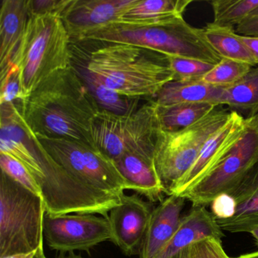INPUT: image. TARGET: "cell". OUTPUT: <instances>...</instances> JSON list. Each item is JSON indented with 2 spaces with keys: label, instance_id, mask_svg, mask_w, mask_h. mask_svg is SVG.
<instances>
[{
  "label": "cell",
  "instance_id": "cell-1",
  "mask_svg": "<svg viewBox=\"0 0 258 258\" xmlns=\"http://www.w3.org/2000/svg\"><path fill=\"white\" fill-rule=\"evenodd\" d=\"M21 102L24 120L34 135L97 148L92 132L101 108L73 66L49 77Z\"/></svg>",
  "mask_w": 258,
  "mask_h": 258
},
{
  "label": "cell",
  "instance_id": "cell-2",
  "mask_svg": "<svg viewBox=\"0 0 258 258\" xmlns=\"http://www.w3.org/2000/svg\"><path fill=\"white\" fill-rule=\"evenodd\" d=\"M93 42L92 49L72 55L108 88L134 99H154L173 81L168 57L140 46Z\"/></svg>",
  "mask_w": 258,
  "mask_h": 258
},
{
  "label": "cell",
  "instance_id": "cell-3",
  "mask_svg": "<svg viewBox=\"0 0 258 258\" xmlns=\"http://www.w3.org/2000/svg\"><path fill=\"white\" fill-rule=\"evenodd\" d=\"M84 41L123 43L152 49L167 56L196 58L217 64L222 58L196 28L183 18L157 24L118 22L87 36Z\"/></svg>",
  "mask_w": 258,
  "mask_h": 258
},
{
  "label": "cell",
  "instance_id": "cell-4",
  "mask_svg": "<svg viewBox=\"0 0 258 258\" xmlns=\"http://www.w3.org/2000/svg\"><path fill=\"white\" fill-rule=\"evenodd\" d=\"M72 43L61 18L31 15L13 63L20 71L25 99L49 77L72 66Z\"/></svg>",
  "mask_w": 258,
  "mask_h": 258
},
{
  "label": "cell",
  "instance_id": "cell-5",
  "mask_svg": "<svg viewBox=\"0 0 258 258\" xmlns=\"http://www.w3.org/2000/svg\"><path fill=\"white\" fill-rule=\"evenodd\" d=\"M43 198L1 171L0 258L36 251L43 245Z\"/></svg>",
  "mask_w": 258,
  "mask_h": 258
},
{
  "label": "cell",
  "instance_id": "cell-6",
  "mask_svg": "<svg viewBox=\"0 0 258 258\" xmlns=\"http://www.w3.org/2000/svg\"><path fill=\"white\" fill-rule=\"evenodd\" d=\"M160 131L158 107L151 99L123 115L101 109L92 134L96 147L112 161L130 154L154 160Z\"/></svg>",
  "mask_w": 258,
  "mask_h": 258
},
{
  "label": "cell",
  "instance_id": "cell-7",
  "mask_svg": "<svg viewBox=\"0 0 258 258\" xmlns=\"http://www.w3.org/2000/svg\"><path fill=\"white\" fill-rule=\"evenodd\" d=\"M217 106L194 124L176 132L160 131L154 161L158 176L168 191L191 168L207 142L232 115Z\"/></svg>",
  "mask_w": 258,
  "mask_h": 258
},
{
  "label": "cell",
  "instance_id": "cell-8",
  "mask_svg": "<svg viewBox=\"0 0 258 258\" xmlns=\"http://www.w3.org/2000/svg\"><path fill=\"white\" fill-rule=\"evenodd\" d=\"M31 134L34 141L74 177L92 189L121 199L126 182L114 161L99 149L69 139Z\"/></svg>",
  "mask_w": 258,
  "mask_h": 258
},
{
  "label": "cell",
  "instance_id": "cell-9",
  "mask_svg": "<svg viewBox=\"0 0 258 258\" xmlns=\"http://www.w3.org/2000/svg\"><path fill=\"white\" fill-rule=\"evenodd\" d=\"M249 123V122H248ZM258 162V134L250 124L241 141L209 173L180 196L193 206H208L228 192Z\"/></svg>",
  "mask_w": 258,
  "mask_h": 258
},
{
  "label": "cell",
  "instance_id": "cell-10",
  "mask_svg": "<svg viewBox=\"0 0 258 258\" xmlns=\"http://www.w3.org/2000/svg\"><path fill=\"white\" fill-rule=\"evenodd\" d=\"M43 234L51 248L63 252L89 250L99 243L112 240L108 217L93 214L46 213Z\"/></svg>",
  "mask_w": 258,
  "mask_h": 258
},
{
  "label": "cell",
  "instance_id": "cell-11",
  "mask_svg": "<svg viewBox=\"0 0 258 258\" xmlns=\"http://www.w3.org/2000/svg\"><path fill=\"white\" fill-rule=\"evenodd\" d=\"M138 0H71L61 20L72 43L121 20Z\"/></svg>",
  "mask_w": 258,
  "mask_h": 258
},
{
  "label": "cell",
  "instance_id": "cell-12",
  "mask_svg": "<svg viewBox=\"0 0 258 258\" xmlns=\"http://www.w3.org/2000/svg\"><path fill=\"white\" fill-rule=\"evenodd\" d=\"M248 120L232 111L228 121L207 142L187 173L169 190L168 196H181L216 167L245 135Z\"/></svg>",
  "mask_w": 258,
  "mask_h": 258
},
{
  "label": "cell",
  "instance_id": "cell-13",
  "mask_svg": "<svg viewBox=\"0 0 258 258\" xmlns=\"http://www.w3.org/2000/svg\"><path fill=\"white\" fill-rule=\"evenodd\" d=\"M0 105V153L10 155L22 163L40 188L44 176L32 134L22 111L14 102Z\"/></svg>",
  "mask_w": 258,
  "mask_h": 258
},
{
  "label": "cell",
  "instance_id": "cell-14",
  "mask_svg": "<svg viewBox=\"0 0 258 258\" xmlns=\"http://www.w3.org/2000/svg\"><path fill=\"white\" fill-rule=\"evenodd\" d=\"M152 210L137 196L123 195L108 216L111 241L126 255L140 254Z\"/></svg>",
  "mask_w": 258,
  "mask_h": 258
},
{
  "label": "cell",
  "instance_id": "cell-15",
  "mask_svg": "<svg viewBox=\"0 0 258 258\" xmlns=\"http://www.w3.org/2000/svg\"><path fill=\"white\" fill-rule=\"evenodd\" d=\"M31 17L29 0H4L0 9V78L13 66Z\"/></svg>",
  "mask_w": 258,
  "mask_h": 258
},
{
  "label": "cell",
  "instance_id": "cell-16",
  "mask_svg": "<svg viewBox=\"0 0 258 258\" xmlns=\"http://www.w3.org/2000/svg\"><path fill=\"white\" fill-rule=\"evenodd\" d=\"M186 199L171 195L152 210L146 237L140 250L141 258H155L177 230Z\"/></svg>",
  "mask_w": 258,
  "mask_h": 258
},
{
  "label": "cell",
  "instance_id": "cell-17",
  "mask_svg": "<svg viewBox=\"0 0 258 258\" xmlns=\"http://www.w3.org/2000/svg\"><path fill=\"white\" fill-rule=\"evenodd\" d=\"M223 231L207 207L193 206L181 219L177 230L171 239L155 258H170L196 241L205 238L222 241Z\"/></svg>",
  "mask_w": 258,
  "mask_h": 258
},
{
  "label": "cell",
  "instance_id": "cell-18",
  "mask_svg": "<svg viewBox=\"0 0 258 258\" xmlns=\"http://www.w3.org/2000/svg\"><path fill=\"white\" fill-rule=\"evenodd\" d=\"M235 202V213L227 220H217L223 231L250 233L258 226V162L228 191Z\"/></svg>",
  "mask_w": 258,
  "mask_h": 258
},
{
  "label": "cell",
  "instance_id": "cell-19",
  "mask_svg": "<svg viewBox=\"0 0 258 258\" xmlns=\"http://www.w3.org/2000/svg\"><path fill=\"white\" fill-rule=\"evenodd\" d=\"M114 162L126 182V189L134 190L152 202L164 200L167 190L158 176L154 160L130 154Z\"/></svg>",
  "mask_w": 258,
  "mask_h": 258
},
{
  "label": "cell",
  "instance_id": "cell-20",
  "mask_svg": "<svg viewBox=\"0 0 258 258\" xmlns=\"http://www.w3.org/2000/svg\"><path fill=\"white\" fill-rule=\"evenodd\" d=\"M224 87L207 84L202 80L190 81H171L166 84L154 98L161 106L179 103H206L223 106Z\"/></svg>",
  "mask_w": 258,
  "mask_h": 258
},
{
  "label": "cell",
  "instance_id": "cell-21",
  "mask_svg": "<svg viewBox=\"0 0 258 258\" xmlns=\"http://www.w3.org/2000/svg\"><path fill=\"white\" fill-rule=\"evenodd\" d=\"M191 0H138L120 22L157 24L183 18Z\"/></svg>",
  "mask_w": 258,
  "mask_h": 258
},
{
  "label": "cell",
  "instance_id": "cell-22",
  "mask_svg": "<svg viewBox=\"0 0 258 258\" xmlns=\"http://www.w3.org/2000/svg\"><path fill=\"white\" fill-rule=\"evenodd\" d=\"M203 31L211 47L222 58L241 61L252 67L257 66L253 54L235 28L218 26L211 22L203 28Z\"/></svg>",
  "mask_w": 258,
  "mask_h": 258
},
{
  "label": "cell",
  "instance_id": "cell-23",
  "mask_svg": "<svg viewBox=\"0 0 258 258\" xmlns=\"http://www.w3.org/2000/svg\"><path fill=\"white\" fill-rule=\"evenodd\" d=\"M72 66L76 69L101 109L123 115L135 111L142 105L140 104L142 99L126 97L108 88L78 61L72 59Z\"/></svg>",
  "mask_w": 258,
  "mask_h": 258
},
{
  "label": "cell",
  "instance_id": "cell-24",
  "mask_svg": "<svg viewBox=\"0 0 258 258\" xmlns=\"http://www.w3.org/2000/svg\"><path fill=\"white\" fill-rule=\"evenodd\" d=\"M225 102L229 110L238 113L246 120L258 114V66L236 84L225 88Z\"/></svg>",
  "mask_w": 258,
  "mask_h": 258
},
{
  "label": "cell",
  "instance_id": "cell-25",
  "mask_svg": "<svg viewBox=\"0 0 258 258\" xmlns=\"http://www.w3.org/2000/svg\"><path fill=\"white\" fill-rule=\"evenodd\" d=\"M157 107L161 131L176 132L194 124L217 106L206 103H179Z\"/></svg>",
  "mask_w": 258,
  "mask_h": 258
},
{
  "label": "cell",
  "instance_id": "cell-26",
  "mask_svg": "<svg viewBox=\"0 0 258 258\" xmlns=\"http://www.w3.org/2000/svg\"><path fill=\"white\" fill-rule=\"evenodd\" d=\"M214 25L238 26L258 7V0H214L211 3Z\"/></svg>",
  "mask_w": 258,
  "mask_h": 258
},
{
  "label": "cell",
  "instance_id": "cell-27",
  "mask_svg": "<svg viewBox=\"0 0 258 258\" xmlns=\"http://www.w3.org/2000/svg\"><path fill=\"white\" fill-rule=\"evenodd\" d=\"M252 68L241 61L222 58L202 80L211 85L226 88L236 84Z\"/></svg>",
  "mask_w": 258,
  "mask_h": 258
},
{
  "label": "cell",
  "instance_id": "cell-28",
  "mask_svg": "<svg viewBox=\"0 0 258 258\" xmlns=\"http://www.w3.org/2000/svg\"><path fill=\"white\" fill-rule=\"evenodd\" d=\"M167 57L174 81L202 80L216 66L196 58L181 56Z\"/></svg>",
  "mask_w": 258,
  "mask_h": 258
},
{
  "label": "cell",
  "instance_id": "cell-29",
  "mask_svg": "<svg viewBox=\"0 0 258 258\" xmlns=\"http://www.w3.org/2000/svg\"><path fill=\"white\" fill-rule=\"evenodd\" d=\"M0 167L1 171L8 175L18 183L42 197L41 190L38 183L22 163L10 155L0 153Z\"/></svg>",
  "mask_w": 258,
  "mask_h": 258
},
{
  "label": "cell",
  "instance_id": "cell-30",
  "mask_svg": "<svg viewBox=\"0 0 258 258\" xmlns=\"http://www.w3.org/2000/svg\"><path fill=\"white\" fill-rule=\"evenodd\" d=\"M25 96L21 81L20 71L13 64L9 72L0 78V105L25 100Z\"/></svg>",
  "mask_w": 258,
  "mask_h": 258
},
{
  "label": "cell",
  "instance_id": "cell-31",
  "mask_svg": "<svg viewBox=\"0 0 258 258\" xmlns=\"http://www.w3.org/2000/svg\"><path fill=\"white\" fill-rule=\"evenodd\" d=\"M189 258H231L223 249L222 241L205 238L189 246Z\"/></svg>",
  "mask_w": 258,
  "mask_h": 258
},
{
  "label": "cell",
  "instance_id": "cell-32",
  "mask_svg": "<svg viewBox=\"0 0 258 258\" xmlns=\"http://www.w3.org/2000/svg\"><path fill=\"white\" fill-rule=\"evenodd\" d=\"M71 0H29L32 16H54L61 18Z\"/></svg>",
  "mask_w": 258,
  "mask_h": 258
},
{
  "label": "cell",
  "instance_id": "cell-33",
  "mask_svg": "<svg viewBox=\"0 0 258 258\" xmlns=\"http://www.w3.org/2000/svg\"><path fill=\"white\" fill-rule=\"evenodd\" d=\"M211 213L216 220H227L235 213V202L228 193H223L217 196L211 205Z\"/></svg>",
  "mask_w": 258,
  "mask_h": 258
},
{
  "label": "cell",
  "instance_id": "cell-34",
  "mask_svg": "<svg viewBox=\"0 0 258 258\" xmlns=\"http://www.w3.org/2000/svg\"><path fill=\"white\" fill-rule=\"evenodd\" d=\"M236 33L244 37H258V16L247 17L236 27Z\"/></svg>",
  "mask_w": 258,
  "mask_h": 258
},
{
  "label": "cell",
  "instance_id": "cell-35",
  "mask_svg": "<svg viewBox=\"0 0 258 258\" xmlns=\"http://www.w3.org/2000/svg\"><path fill=\"white\" fill-rule=\"evenodd\" d=\"M247 47L253 54V58L258 66V37H244L241 36Z\"/></svg>",
  "mask_w": 258,
  "mask_h": 258
},
{
  "label": "cell",
  "instance_id": "cell-36",
  "mask_svg": "<svg viewBox=\"0 0 258 258\" xmlns=\"http://www.w3.org/2000/svg\"><path fill=\"white\" fill-rule=\"evenodd\" d=\"M3 258H46L44 253L43 245L36 251L29 253H22V254L13 255V256H5Z\"/></svg>",
  "mask_w": 258,
  "mask_h": 258
},
{
  "label": "cell",
  "instance_id": "cell-37",
  "mask_svg": "<svg viewBox=\"0 0 258 258\" xmlns=\"http://www.w3.org/2000/svg\"><path fill=\"white\" fill-rule=\"evenodd\" d=\"M170 258H189V246L178 252Z\"/></svg>",
  "mask_w": 258,
  "mask_h": 258
},
{
  "label": "cell",
  "instance_id": "cell-38",
  "mask_svg": "<svg viewBox=\"0 0 258 258\" xmlns=\"http://www.w3.org/2000/svg\"><path fill=\"white\" fill-rule=\"evenodd\" d=\"M231 258H258V250L257 251L252 252V253H244V254L240 255V256H236V257Z\"/></svg>",
  "mask_w": 258,
  "mask_h": 258
},
{
  "label": "cell",
  "instance_id": "cell-39",
  "mask_svg": "<svg viewBox=\"0 0 258 258\" xmlns=\"http://www.w3.org/2000/svg\"><path fill=\"white\" fill-rule=\"evenodd\" d=\"M249 122V124L257 132L258 134V117H255V118L250 119V120H247Z\"/></svg>",
  "mask_w": 258,
  "mask_h": 258
},
{
  "label": "cell",
  "instance_id": "cell-40",
  "mask_svg": "<svg viewBox=\"0 0 258 258\" xmlns=\"http://www.w3.org/2000/svg\"><path fill=\"white\" fill-rule=\"evenodd\" d=\"M250 233L251 234L252 236L253 237L255 241H256V244H258V226L253 228V229H252L251 231L250 232Z\"/></svg>",
  "mask_w": 258,
  "mask_h": 258
},
{
  "label": "cell",
  "instance_id": "cell-41",
  "mask_svg": "<svg viewBox=\"0 0 258 258\" xmlns=\"http://www.w3.org/2000/svg\"><path fill=\"white\" fill-rule=\"evenodd\" d=\"M58 258H83L79 255L75 254L73 252H69V254L63 255V256H58Z\"/></svg>",
  "mask_w": 258,
  "mask_h": 258
},
{
  "label": "cell",
  "instance_id": "cell-42",
  "mask_svg": "<svg viewBox=\"0 0 258 258\" xmlns=\"http://www.w3.org/2000/svg\"><path fill=\"white\" fill-rule=\"evenodd\" d=\"M258 16V7H256V9H255L254 10H253V12H252L251 13H250V16H248V17H251V16Z\"/></svg>",
  "mask_w": 258,
  "mask_h": 258
},
{
  "label": "cell",
  "instance_id": "cell-43",
  "mask_svg": "<svg viewBox=\"0 0 258 258\" xmlns=\"http://www.w3.org/2000/svg\"><path fill=\"white\" fill-rule=\"evenodd\" d=\"M255 117H258V114L256 116V117H253V118H255Z\"/></svg>",
  "mask_w": 258,
  "mask_h": 258
}]
</instances>
